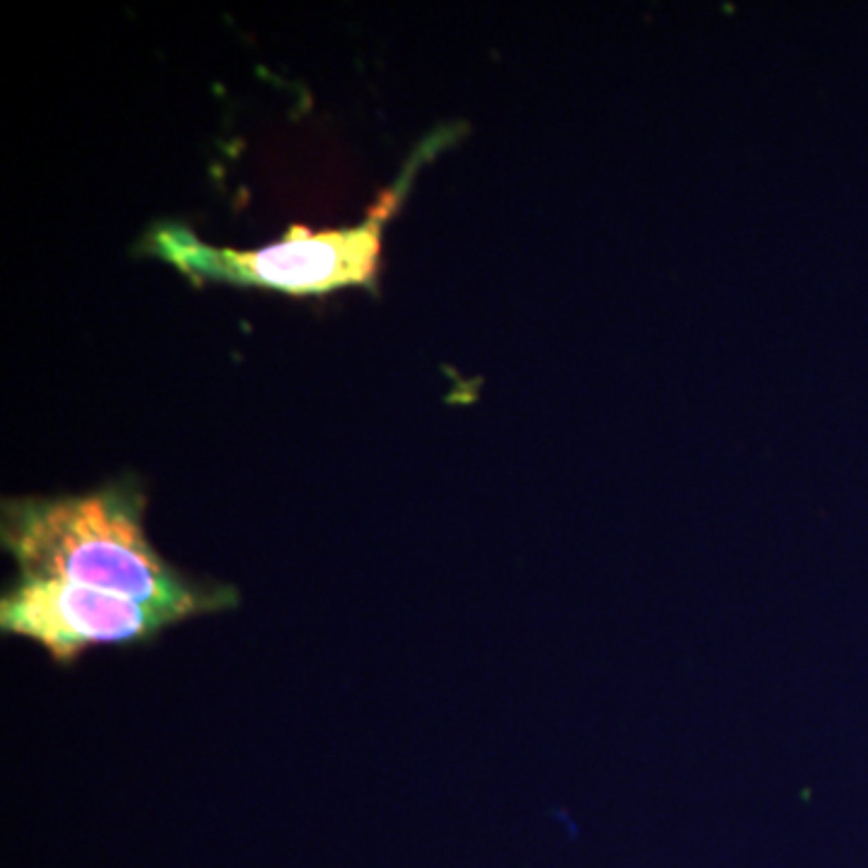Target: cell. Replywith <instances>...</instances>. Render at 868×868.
Listing matches in <instances>:
<instances>
[{"label":"cell","instance_id":"1","mask_svg":"<svg viewBox=\"0 0 868 868\" xmlns=\"http://www.w3.org/2000/svg\"><path fill=\"white\" fill-rule=\"evenodd\" d=\"M142 514L145 495L131 480L85 495L5 499L3 548L17 564V577L118 593L174 622L239 603L234 587L172 567L152 548Z\"/></svg>","mask_w":868,"mask_h":868},{"label":"cell","instance_id":"2","mask_svg":"<svg viewBox=\"0 0 868 868\" xmlns=\"http://www.w3.org/2000/svg\"><path fill=\"white\" fill-rule=\"evenodd\" d=\"M463 133L444 126L418 142L398 178L379 196L360 225L311 232L292 225L282 239L254 251L212 246L178 222H160L147 232L145 251L169 263L191 282H227L239 287L285 292L292 297L331 295L345 287L376 290L386 222L408 198L420 169Z\"/></svg>","mask_w":868,"mask_h":868},{"label":"cell","instance_id":"3","mask_svg":"<svg viewBox=\"0 0 868 868\" xmlns=\"http://www.w3.org/2000/svg\"><path fill=\"white\" fill-rule=\"evenodd\" d=\"M169 625L176 622L155 608L63 579L17 577L0 601L3 632L32 639L58 663L92 647L150 642Z\"/></svg>","mask_w":868,"mask_h":868}]
</instances>
